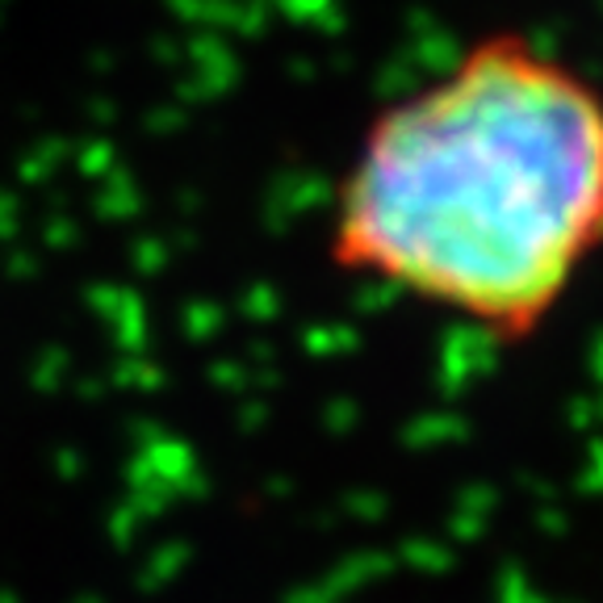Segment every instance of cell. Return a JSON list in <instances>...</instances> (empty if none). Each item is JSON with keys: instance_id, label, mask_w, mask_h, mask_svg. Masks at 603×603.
<instances>
[{"instance_id": "obj_1", "label": "cell", "mask_w": 603, "mask_h": 603, "mask_svg": "<svg viewBox=\"0 0 603 603\" xmlns=\"http://www.w3.org/2000/svg\"><path fill=\"white\" fill-rule=\"evenodd\" d=\"M603 247V93L524 34L473 42L374 117L339 181L331 260L528 339Z\"/></svg>"}]
</instances>
